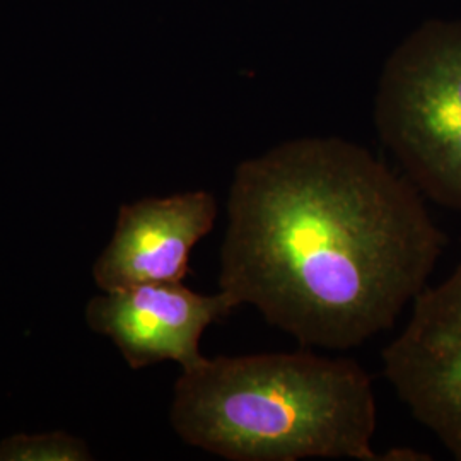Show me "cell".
<instances>
[{
	"instance_id": "cell-3",
	"label": "cell",
	"mask_w": 461,
	"mask_h": 461,
	"mask_svg": "<svg viewBox=\"0 0 461 461\" xmlns=\"http://www.w3.org/2000/svg\"><path fill=\"white\" fill-rule=\"evenodd\" d=\"M375 123L420 195L461 214V19H429L396 45Z\"/></svg>"
},
{
	"instance_id": "cell-6",
	"label": "cell",
	"mask_w": 461,
	"mask_h": 461,
	"mask_svg": "<svg viewBox=\"0 0 461 461\" xmlns=\"http://www.w3.org/2000/svg\"><path fill=\"white\" fill-rule=\"evenodd\" d=\"M217 200L195 190L122 205L115 232L93 267L104 293L144 284L183 282L198 241L214 230Z\"/></svg>"
},
{
	"instance_id": "cell-2",
	"label": "cell",
	"mask_w": 461,
	"mask_h": 461,
	"mask_svg": "<svg viewBox=\"0 0 461 461\" xmlns=\"http://www.w3.org/2000/svg\"><path fill=\"white\" fill-rule=\"evenodd\" d=\"M169 419L183 443L224 460H381L369 373L308 350L203 357L175 383Z\"/></svg>"
},
{
	"instance_id": "cell-4",
	"label": "cell",
	"mask_w": 461,
	"mask_h": 461,
	"mask_svg": "<svg viewBox=\"0 0 461 461\" xmlns=\"http://www.w3.org/2000/svg\"><path fill=\"white\" fill-rule=\"evenodd\" d=\"M381 359L398 400L461 461V264L415 296L411 320Z\"/></svg>"
},
{
	"instance_id": "cell-7",
	"label": "cell",
	"mask_w": 461,
	"mask_h": 461,
	"mask_svg": "<svg viewBox=\"0 0 461 461\" xmlns=\"http://www.w3.org/2000/svg\"><path fill=\"white\" fill-rule=\"evenodd\" d=\"M91 453L83 439L67 432L16 434L0 443V461H86Z\"/></svg>"
},
{
	"instance_id": "cell-1",
	"label": "cell",
	"mask_w": 461,
	"mask_h": 461,
	"mask_svg": "<svg viewBox=\"0 0 461 461\" xmlns=\"http://www.w3.org/2000/svg\"><path fill=\"white\" fill-rule=\"evenodd\" d=\"M446 247L402 173L347 139L299 137L236 166L219 291L303 347L347 350L395 327Z\"/></svg>"
},
{
	"instance_id": "cell-5",
	"label": "cell",
	"mask_w": 461,
	"mask_h": 461,
	"mask_svg": "<svg viewBox=\"0 0 461 461\" xmlns=\"http://www.w3.org/2000/svg\"><path fill=\"white\" fill-rule=\"evenodd\" d=\"M234 310L236 304L222 291L207 296L182 282H169L93 297L86 320L96 333L115 344L132 369L173 361L185 371L203 359V331Z\"/></svg>"
},
{
	"instance_id": "cell-8",
	"label": "cell",
	"mask_w": 461,
	"mask_h": 461,
	"mask_svg": "<svg viewBox=\"0 0 461 461\" xmlns=\"http://www.w3.org/2000/svg\"><path fill=\"white\" fill-rule=\"evenodd\" d=\"M381 460L393 461H426L432 460L428 453L417 451V449H407V447H395L386 453H381Z\"/></svg>"
}]
</instances>
